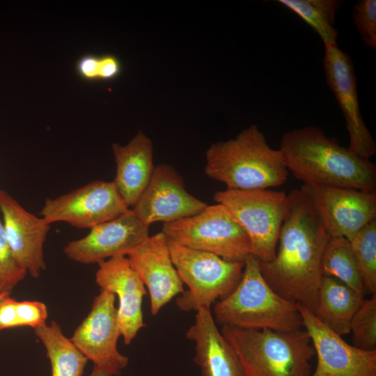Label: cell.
I'll list each match as a JSON object with an SVG mask.
<instances>
[{
  "label": "cell",
  "mask_w": 376,
  "mask_h": 376,
  "mask_svg": "<svg viewBox=\"0 0 376 376\" xmlns=\"http://www.w3.org/2000/svg\"><path fill=\"white\" fill-rule=\"evenodd\" d=\"M329 239L305 193L301 189L292 190L279 251L272 260L260 262L263 278L277 295L313 313L322 278L321 260Z\"/></svg>",
  "instance_id": "6da1fadb"
},
{
  "label": "cell",
  "mask_w": 376,
  "mask_h": 376,
  "mask_svg": "<svg viewBox=\"0 0 376 376\" xmlns=\"http://www.w3.org/2000/svg\"><path fill=\"white\" fill-rule=\"evenodd\" d=\"M279 149L288 171L304 185L376 194L375 165L318 127L308 125L284 133Z\"/></svg>",
  "instance_id": "7a4b0ae2"
},
{
  "label": "cell",
  "mask_w": 376,
  "mask_h": 376,
  "mask_svg": "<svg viewBox=\"0 0 376 376\" xmlns=\"http://www.w3.org/2000/svg\"><path fill=\"white\" fill-rule=\"evenodd\" d=\"M204 172L228 189L255 190L280 186L288 169L280 149H273L256 125L235 138L212 143L205 152Z\"/></svg>",
  "instance_id": "3957f363"
},
{
  "label": "cell",
  "mask_w": 376,
  "mask_h": 376,
  "mask_svg": "<svg viewBox=\"0 0 376 376\" xmlns=\"http://www.w3.org/2000/svg\"><path fill=\"white\" fill-rule=\"evenodd\" d=\"M221 326L289 332L303 329L297 304L277 295L263 278L259 260L249 254L239 283L214 306Z\"/></svg>",
  "instance_id": "277c9868"
},
{
  "label": "cell",
  "mask_w": 376,
  "mask_h": 376,
  "mask_svg": "<svg viewBox=\"0 0 376 376\" xmlns=\"http://www.w3.org/2000/svg\"><path fill=\"white\" fill-rule=\"evenodd\" d=\"M221 333L236 352L246 376H311L315 354L304 329L283 332L222 326Z\"/></svg>",
  "instance_id": "5b68a950"
},
{
  "label": "cell",
  "mask_w": 376,
  "mask_h": 376,
  "mask_svg": "<svg viewBox=\"0 0 376 376\" xmlns=\"http://www.w3.org/2000/svg\"><path fill=\"white\" fill-rule=\"evenodd\" d=\"M171 260L188 290L176 299L185 312L210 307L229 295L241 280L244 262H233L212 253L177 244L167 239Z\"/></svg>",
  "instance_id": "8992f818"
},
{
  "label": "cell",
  "mask_w": 376,
  "mask_h": 376,
  "mask_svg": "<svg viewBox=\"0 0 376 376\" xmlns=\"http://www.w3.org/2000/svg\"><path fill=\"white\" fill-rule=\"evenodd\" d=\"M214 201L226 206L244 229L250 241L251 254L260 262L274 258L288 207L285 192L226 189L215 192Z\"/></svg>",
  "instance_id": "52a82bcc"
},
{
  "label": "cell",
  "mask_w": 376,
  "mask_h": 376,
  "mask_svg": "<svg viewBox=\"0 0 376 376\" xmlns=\"http://www.w3.org/2000/svg\"><path fill=\"white\" fill-rule=\"evenodd\" d=\"M167 239L180 245L215 254L233 262H244L251 254L249 239L226 206L207 205L198 214L163 224Z\"/></svg>",
  "instance_id": "ba28073f"
},
{
  "label": "cell",
  "mask_w": 376,
  "mask_h": 376,
  "mask_svg": "<svg viewBox=\"0 0 376 376\" xmlns=\"http://www.w3.org/2000/svg\"><path fill=\"white\" fill-rule=\"evenodd\" d=\"M130 210L113 181H92L54 198H47L40 212L48 224L65 222L89 228L113 219Z\"/></svg>",
  "instance_id": "9c48e42d"
},
{
  "label": "cell",
  "mask_w": 376,
  "mask_h": 376,
  "mask_svg": "<svg viewBox=\"0 0 376 376\" xmlns=\"http://www.w3.org/2000/svg\"><path fill=\"white\" fill-rule=\"evenodd\" d=\"M115 300L113 293L100 290L89 313L70 340L94 367L107 369L117 376L127 366L129 359L117 348L121 334Z\"/></svg>",
  "instance_id": "30bf717a"
},
{
  "label": "cell",
  "mask_w": 376,
  "mask_h": 376,
  "mask_svg": "<svg viewBox=\"0 0 376 376\" xmlns=\"http://www.w3.org/2000/svg\"><path fill=\"white\" fill-rule=\"evenodd\" d=\"M329 237L351 239L376 219V194L360 190L302 185Z\"/></svg>",
  "instance_id": "8fae6325"
},
{
  "label": "cell",
  "mask_w": 376,
  "mask_h": 376,
  "mask_svg": "<svg viewBox=\"0 0 376 376\" xmlns=\"http://www.w3.org/2000/svg\"><path fill=\"white\" fill-rule=\"evenodd\" d=\"M324 49L326 80L343 113L349 134L348 148L360 157L370 159L376 152V143L360 111L352 61L336 44L324 46Z\"/></svg>",
  "instance_id": "7c38bea8"
},
{
  "label": "cell",
  "mask_w": 376,
  "mask_h": 376,
  "mask_svg": "<svg viewBox=\"0 0 376 376\" xmlns=\"http://www.w3.org/2000/svg\"><path fill=\"white\" fill-rule=\"evenodd\" d=\"M207 204L190 194L182 176L169 164L155 166L150 180L132 210L149 227L194 216Z\"/></svg>",
  "instance_id": "4fadbf2b"
},
{
  "label": "cell",
  "mask_w": 376,
  "mask_h": 376,
  "mask_svg": "<svg viewBox=\"0 0 376 376\" xmlns=\"http://www.w3.org/2000/svg\"><path fill=\"white\" fill-rule=\"evenodd\" d=\"M297 306L317 354V366L311 376H376V350L350 345L308 308Z\"/></svg>",
  "instance_id": "5bb4252c"
},
{
  "label": "cell",
  "mask_w": 376,
  "mask_h": 376,
  "mask_svg": "<svg viewBox=\"0 0 376 376\" xmlns=\"http://www.w3.org/2000/svg\"><path fill=\"white\" fill-rule=\"evenodd\" d=\"M149 227L130 209L120 216L90 229L84 237L63 248L70 260L82 264L98 263L117 256H127L148 236Z\"/></svg>",
  "instance_id": "9a60e30c"
},
{
  "label": "cell",
  "mask_w": 376,
  "mask_h": 376,
  "mask_svg": "<svg viewBox=\"0 0 376 376\" xmlns=\"http://www.w3.org/2000/svg\"><path fill=\"white\" fill-rule=\"evenodd\" d=\"M127 258L149 292L152 315H157L175 296L184 292L183 283L171 260L167 238L162 231L148 236Z\"/></svg>",
  "instance_id": "2e32d148"
},
{
  "label": "cell",
  "mask_w": 376,
  "mask_h": 376,
  "mask_svg": "<svg viewBox=\"0 0 376 376\" xmlns=\"http://www.w3.org/2000/svg\"><path fill=\"white\" fill-rule=\"evenodd\" d=\"M0 212L5 234L16 261L33 278H38L46 268L43 248L51 224L28 212L2 189Z\"/></svg>",
  "instance_id": "e0dca14e"
},
{
  "label": "cell",
  "mask_w": 376,
  "mask_h": 376,
  "mask_svg": "<svg viewBox=\"0 0 376 376\" xmlns=\"http://www.w3.org/2000/svg\"><path fill=\"white\" fill-rule=\"evenodd\" d=\"M97 264L95 282L100 290L117 295L120 334L128 345L146 326L142 311L143 299L147 294L146 287L125 256H114Z\"/></svg>",
  "instance_id": "ac0fdd59"
},
{
  "label": "cell",
  "mask_w": 376,
  "mask_h": 376,
  "mask_svg": "<svg viewBox=\"0 0 376 376\" xmlns=\"http://www.w3.org/2000/svg\"><path fill=\"white\" fill-rule=\"evenodd\" d=\"M196 312L186 337L195 343L194 361L202 376H246L236 352L217 327L210 307Z\"/></svg>",
  "instance_id": "d6986e66"
},
{
  "label": "cell",
  "mask_w": 376,
  "mask_h": 376,
  "mask_svg": "<svg viewBox=\"0 0 376 376\" xmlns=\"http://www.w3.org/2000/svg\"><path fill=\"white\" fill-rule=\"evenodd\" d=\"M116 164L113 182L126 205L133 207L152 175L153 146L151 139L139 131L126 145L112 144Z\"/></svg>",
  "instance_id": "ffe728a7"
},
{
  "label": "cell",
  "mask_w": 376,
  "mask_h": 376,
  "mask_svg": "<svg viewBox=\"0 0 376 376\" xmlns=\"http://www.w3.org/2000/svg\"><path fill=\"white\" fill-rule=\"evenodd\" d=\"M363 296L334 277L322 276L313 313L338 335L348 334L351 321L361 306Z\"/></svg>",
  "instance_id": "44dd1931"
},
{
  "label": "cell",
  "mask_w": 376,
  "mask_h": 376,
  "mask_svg": "<svg viewBox=\"0 0 376 376\" xmlns=\"http://www.w3.org/2000/svg\"><path fill=\"white\" fill-rule=\"evenodd\" d=\"M33 329L46 350L51 363V376L83 375L88 360L63 334L57 322L52 321Z\"/></svg>",
  "instance_id": "7402d4cb"
},
{
  "label": "cell",
  "mask_w": 376,
  "mask_h": 376,
  "mask_svg": "<svg viewBox=\"0 0 376 376\" xmlns=\"http://www.w3.org/2000/svg\"><path fill=\"white\" fill-rule=\"evenodd\" d=\"M322 276L338 279L364 295L366 288L349 240L343 237H329L321 260Z\"/></svg>",
  "instance_id": "603a6c76"
},
{
  "label": "cell",
  "mask_w": 376,
  "mask_h": 376,
  "mask_svg": "<svg viewBox=\"0 0 376 376\" xmlns=\"http://www.w3.org/2000/svg\"><path fill=\"white\" fill-rule=\"evenodd\" d=\"M366 290L376 294V219L349 241Z\"/></svg>",
  "instance_id": "cb8c5ba5"
},
{
  "label": "cell",
  "mask_w": 376,
  "mask_h": 376,
  "mask_svg": "<svg viewBox=\"0 0 376 376\" xmlns=\"http://www.w3.org/2000/svg\"><path fill=\"white\" fill-rule=\"evenodd\" d=\"M306 22L322 39L324 45L336 44L338 31L327 15L313 0H278Z\"/></svg>",
  "instance_id": "d4e9b609"
},
{
  "label": "cell",
  "mask_w": 376,
  "mask_h": 376,
  "mask_svg": "<svg viewBox=\"0 0 376 376\" xmlns=\"http://www.w3.org/2000/svg\"><path fill=\"white\" fill-rule=\"evenodd\" d=\"M354 346L367 351L376 350V294L364 299L350 323Z\"/></svg>",
  "instance_id": "484cf974"
},
{
  "label": "cell",
  "mask_w": 376,
  "mask_h": 376,
  "mask_svg": "<svg viewBox=\"0 0 376 376\" xmlns=\"http://www.w3.org/2000/svg\"><path fill=\"white\" fill-rule=\"evenodd\" d=\"M26 274L13 254L0 218V294L10 293Z\"/></svg>",
  "instance_id": "4316f807"
},
{
  "label": "cell",
  "mask_w": 376,
  "mask_h": 376,
  "mask_svg": "<svg viewBox=\"0 0 376 376\" xmlns=\"http://www.w3.org/2000/svg\"><path fill=\"white\" fill-rule=\"evenodd\" d=\"M352 17L354 26L363 43L376 49V1L361 0L354 6Z\"/></svg>",
  "instance_id": "83f0119b"
},
{
  "label": "cell",
  "mask_w": 376,
  "mask_h": 376,
  "mask_svg": "<svg viewBox=\"0 0 376 376\" xmlns=\"http://www.w3.org/2000/svg\"><path fill=\"white\" fill-rule=\"evenodd\" d=\"M25 301H18L10 293L0 294V331L25 326Z\"/></svg>",
  "instance_id": "f1b7e54d"
},
{
  "label": "cell",
  "mask_w": 376,
  "mask_h": 376,
  "mask_svg": "<svg viewBox=\"0 0 376 376\" xmlns=\"http://www.w3.org/2000/svg\"><path fill=\"white\" fill-rule=\"evenodd\" d=\"M100 56L87 55L81 58L77 64L79 75L87 80L99 79Z\"/></svg>",
  "instance_id": "f546056e"
},
{
  "label": "cell",
  "mask_w": 376,
  "mask_h": 376,
  "mask_svg": "<svg viewBox=\"0 0 376 376\" xmlns=\"http://www.w3.org/2000/svg\"><path fill=\"white\" fill-rule=\"evenodd\" d=\"M121 71L120 61L114 56L104 55L100 56V80H109L117 77Z\"/></svg>",
  "instance_id": "4dcf8cb0"
},
{
  "label": "cell",
  "mask_w": 376,
  "mask_h": 376,
  "mask_svg": "<svg viewBox=\"0 0 376 376\" xmlns=\"http://www.w3.org/2000/svg\"><path fill=\"white\" fill-rule=\"evenodd\" d=\"M316 6L327 15L330 21L334 24L335 14L341 6L343 1L336 0H313Z\"/></svg>",
  "instance_id": "1f68e13d"
},
{
  "label": "cell",
  "mask_w": 376,
  "mask_h": 376,
  "mask_svg": "<svg viewBox=\"0 0 376 376\" xmlns=\"http://www.w3.org/2000/svg\"><path fill=\"white\" fill-rule=\"evenodd\" d=\"M88 376H114V375L107 369L94 367Z\"/></svg>",
  "instance_id": "d6a6232c"
}]
</instances>
